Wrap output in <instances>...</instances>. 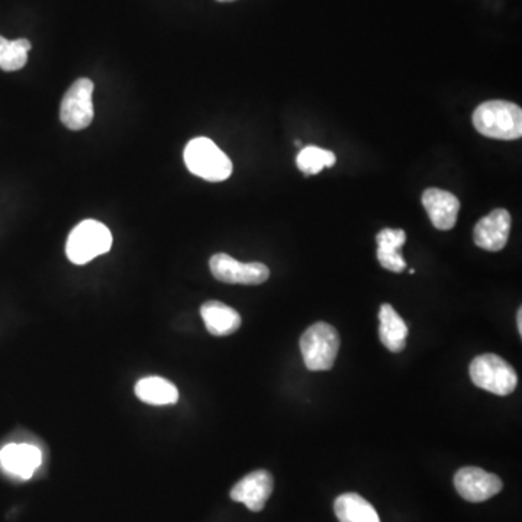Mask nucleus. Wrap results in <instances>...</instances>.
Instances as JSON below:
<instances>
[{"mask_svg":"<svg viewBox=\"0 0 522 522\" xmlns=\"http://www.w3.org/2000/svg\"><path fill=\"white\" fill-rule=\"evenodd\" d=\"M272 473L267 470H256L250 475L244 476L234 488L231 489V499L234 502L246 505L250 511L260 512L266 507V502L269 501L273 493Z\"/></svg>","mask_w":522,"mask_h":522,"instance_id":"nucleus-9","label":"nucleus"},{"mask_svg":"<svg viewBox=\"0 0 522 522\" xmlns=\"http://www.w3.org/2000/svg\"><path fill=\"white\" fill-rule=\"evenodd\" d=\"M8 45L9 40H6L5 37H2V35H0V58H2L3 53H5L6 48H8Z\"/></svg>","mask_w":522,"mask_h":522,"instance_id":"nucleus-20","label":"nucleus"},{"mask_svg":"<svg viewBox=\"0 0 522 522\" xmlns=\"http://www.w3.org/2000/svg\"><path fill=\"white\" fill-rule=\"evenodd\" d=\"M517 322H518V331H520V334H522V309H518L517 314Z\"/></svg>","mask_w":522,"mask_h":522,"instance_id":"nucleus-21","label":"nucleus"},{"mask_svg":"<svg viewBox=\"0 0 522 522\" xmlns=\"http://www.w3.org/2000/svg\"><path fill=\"white\" fill-rule=\"evenodd\" d=\"M454 486L467 502L479 504L498 495L504 488V483L493 473H488L480 467L470 466L463 467L456 473Z\"/></svg>","mask_w":522,"mask_h":522,"instance_id":"nucleus-8","label":"nucleus"},{"mask_svg":"<svg viewBox=\"0 0 522 522\" xmlns=\"http://www.w3.org/2000/svg\"><path fill=\"white\" fill-rule=\"evenodd\" d=\"M334 512L340 522H380L379 514L359 493H343L334 502Z\"/></svg>","mask_w":522,"mask_h":522,"instance_id":"nucleus-16","label":"nucleus"},{"mask_svg":"<svg viewBox=\"0 0 522 522\" xmlns=\"http://www.w3.org/2000/svg\"><path fill=\"white\" fill-rule=\"evenodd\" d=\"M135 395L148 405H174L179 401V391L170 380L151 376L138 380Z\"/></svg>","mask_w":522,"mask_h":522,"instance_id":"nucleus-17","label":"nucleus"},{"mask_svg":"<svg viewBox=\"0 0 522 522\" xmlns=\"http://www.w3.org/2000/svg\"><path fill=\"white\" fill-rule=\"evenodd\" d=\"M379 337L383 346L392 353H401L406 347L408 325L392 305L383 304L379 311Z\"/></svg>","mask_w":522,"mask_h":522,"instance_id":"nucleus-15","label":"nucleus"},{"mask_svg":"<svg viewBox=\"0 0 522 522\" xmlns=\"http://www.w3.org/2000/svg\"><path fill=\"white\" fill-rule=\"evenodd\" d=\"M201 317L208 333L215 337H227L241 327L240 314L219 301L205 302L201 308Z\"/></svg>","mask_w":522,"mask_h":522,"instance_id":"nucleus-13","label":"nucleus"},{"mask_svg":"<svg viewBox=\"0 0 522 522\" xmlns=\"http://www.w3.org/2000/svg\"><path fill=\"white\" fill-rule=\"evenodd\" d=\"M409 273H411V275H415V269H409Z\"/></svg>","mask_w":522,"mask_h":522,"instance_id":"nucleus-23","label":"nucleus"},{"mask_svg":"<svg viewBox=\"0 0 522 522\" xmlns=\"http://www.w3.org/2000/svg\"><path fill=\"white\" fill-rule=\"evenodd\" d=\"M183 157L189 172L206 182H224L232 174L230 157L209 138H193L186 145Z\"/></svg>","mask_w":522,"mask_h":522,"instance_id":"nucleus-2","label":"nucleus"},{"mask_svg":"<svg viewBox=\"0 0 522 522\" xmlns=\"http://www.w3.org/2000/svg\"><path fill=\"white\" fill-rule=\"evenodd\" d=\"M512 218L507 209H493L480 219L473 232L476 246L486 251H501L507 246Z\"/></svg>","mask_w":522,"mask_h":522,"instance_id":"nucleus-10","label":"nucleus"},{"mask_svg":"<svg viewBox=\"0 0 522 522\" xmlns=\"http://www.w3.org/2000/svg\"><path fill=\"white\" fill-rule=\"evenodd\" d=\"M473 125L480 134L493 140H518L522 135L520 106L507 101L480 103L473 112Z\"/></svg>","mask_w":522,"mask_h":522,"instance_id":"nucleus-1","label":"nucleus"},{"mask_svg":"<svg viewBox=\"0 0 522 522\" xmlns=\"http://www.w3.org/2000/svg\"><path fill=\"white\" fill-rule=\"evenodd\" d=\"M41 451L31 444H8L0 451L3 469L21 479H31L41 466Z\"/></svg>","mask_w":522,"mask_h":522,"instance_id":"nucleus-12","label":"nucleus"},{"mask_svg":"<svg viewBox=\"0 0 522 522\" xmlns=\"http://www.w3.org/2000/svg\"><path fill=\"white\" fill-rule=\"evenodd\" d=\"M209 269L219 282L228 285H261L270 277V270L263 263H241L225 253L214 254Z\"/></svg>","mask_w":522,"mask_h":522,"instance_id":"nucleus-7","label":"nucleus"},{"mask_svg":"<svg viewBox=\"0 0 522 522\" xmlns=\"http://www.w3.org/2000/svg\"><path fill=\"white\" fill-rule=\"evenodd\" d=\"M111 247L112 234L108 227L95 219H86L70 232L66 253L72 263L83 266L108 253Z\"/></svg>","mask_w":522,"mask_h":522,"instance_id":"nucleus-4","label":"nucleus"},{"mask_svg":"<svg viewBox=\"0 0 522 522\" xmlns=\"http://www.w3.org/2000/svg\"><path fill=\"white\" fill-rule=\"evenodd\" d=\"M217 2H235V0H217Z\"/></svg>","mask_w":522,"mask_h":522,"instance_id":"nucleus-22","label":"nucleus"},{"mask_svg":"<svg viewBox=\"0 0 522 522\" xmlns=\"http://www.w3.org/2000/svg\"><path fill=\"white\" fill-rule=\"evenodd\" d=\"M29 50H31V43L25 38L9 41L8 48L0 58V69L3 72H18L27 64Z\"/></svg>","mask_w":522,"mask_h":522,"instance_id":"nucleus-19","label":"nucleus"},{"mask_svg":"<svg viewBox=\"0 0 522 522\" xmlns=\"http://www.w3.org/2000/svg\"><path fill=\"white\" fill-rule=\"evenodd\" d=\"M469 372L478 388L493 395L507 396L517 389V372L507 360L496 354H482L476 357L470 364Z\"/></svg>","mask_w":522,"mask_h":522,"instance_id":"nucleus-5","label":"nucleus"},{"mask_svg":"<svg viewBox=\"0 0 522 522\" xmlns=\"http://www.w3.org/2000/svg\"><path fill=\"white\" fill-rule=\"evenodd\" d=\"M93 82L90 79H79L73 83L64 95L60 106V119L69 130H85L92 124L95 109H93Z\"/></svg>","mask_w":522,"mask_h":522,"instance_id":"nucleus-6","label":"nucleus"},{"mask_svg":"<svg viewBox=\"0 0 522 522\" xmlns=\"http://www.w3.org/2000/svg\"><path fill=\"white\" fill-rule=\"evenodd\" d=\"M377 260L383 269L393 273H401L406 269V261L401 254V248L406 241L404 230L385 228L376 235Z\"/></svg>","mask_w":522,"mask_h":522,"instance_id":"nucleus-14","label":"nucleus"},{"mask_svg":"<svg viewBox=\"0 0 522 522\" xmlns=\"http://www.w3.org/2000/svg\"><path fill=\"white\" fill-rule=\"evenodd\" d=\"M335 161L337 159H335L334 153L324 150V148L315 147V145L302 148L301 153L296 157V164L305 176L321 173L325 167H333Z\"/></svg>","mask_w":522,"mask_h":522,"instance_id":"nucleus-18","label":"nucleus"},{"mask_svg":"<svg viewBox=\"0 0 522 522\" xmlns=\"http://www.w3.org/2000/svg\"><path fill=\"white\" fill-rule=\"evenodd\" d=\"M422 205L437 230L449 231L456 225L460 201L447 190L431 188L422 193Z\"/></svg>","mask_w":522,"mask_h":522,"instance_id":"nucleus-11","label":"nucleus"},{"mask_svg":"<svg viewBox=\"0 0 522 522\" xmlns=\"http://www.w3.org/2000/svg\"><path fill=\"white\" fill-rule=\"evenodd\" d=\"M340 350V335L333 325L317 322L301 337V351L305 366L311 372H324L334 366Z\"/></svg>","mask_w":522,"mask_h":522,"instance_id":"nucleus-3","label":"nucleus"}]
</instances>
